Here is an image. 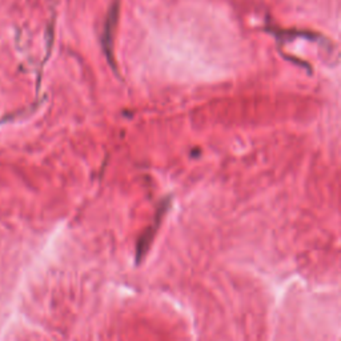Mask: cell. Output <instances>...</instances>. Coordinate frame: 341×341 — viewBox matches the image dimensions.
Listing matches in <instances>:
<instances>
[{
	"label": "cell",
	"mask_w": 341,
	"mask_h": 341,
	"mask_svg": "<svg viewBox=\"0 0 341 341\" xmlns=\"http://www.w3.org/2000/svg\"><path fill=\"white\" fill-rule=\"evenodd\" d=\"M168 207H170V204H168V199H167V200L163 202V205L159 207V209H157V215H156L155 222L151 224L150 228H148V229L143 233V236L139 239V241H137V247H136V261H137V264L141 261V258L144 257L145 255H147V252H148V249H150L151 247V243H152V240H153V238H155L156 231H157V228H159V225H160L161 217H163V215L167 212Z\"/></svg>",
	"instance_id": "cell-1"
}]
</instances>
